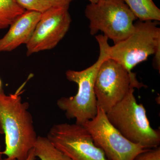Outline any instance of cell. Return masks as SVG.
Listing matches in <instances>:
<instances>
[{"instance_id":"1","label":"cell","mask_w":160,"mask_h":160,"mask_svg":"<svg viewBox=\"0 0 160 160\" xmlns=\"http://www.w3.org/2000/svg\"><path fill=\"white\" fill-rule=\"evenodd\" d=\"M29 104L19 93L7 95L0 89V134H5L8 159L26 160L34 147L38 136Z\"/></svg>"},{"instance_id":"2","label":"cell","mask_w":160,"mask_h":160,"mask_svg":"<svg viewBox=\"0 0 160 160\" xmlns=\"http://www.w3.org/2000/svg\"><path fill=\"white\" fill-rule=\"evenodd\" d=\"M99 44L100 54L97 62L92 66L82 71L68 70L66 77L70 82L77 84L78 91L76 95L62 97L57 105L65 112L68 119H74L76 124L83 125L94 118L98 112V104L94 92V82L100 65L109 58L108 38L103 35L96 36Z\"/></svg>"},{"instance_id":"3","label":"cell","mask_w":160,"mask_h":160,"mask_svg":"<svg viewBox=\"0 0 160 160\" xmlns=\"http://www.w3.org/2000/svg\"><path fill=\"white\" fill-rule=\"evenodd\" d=\"M131 88L121 102L106 112L112 125L131 142L139 144L146 149L159 146L160 132L150 126L146 110L138 104Z\"/></svg>"},{"instance_id":"4","label":"cell","mask_w":160,"mask_h":160,"mask_svg":"<svg viewBox=\"0 0 160 160\" xmlns=\"http://www.w3.org/2000/svg\"><path fill=\"white\" fill-rule=\"evenodd\" d=\"M85 15L89 20L90 33H104L114 44L125 39L134 29L137 19L123 0H100L86 6Z\"/></svg>"},{"instance_id":"5","label":"cell","mask_w":160,"mask_h":160,"mask_svg":"<svg viewBox=\"0 0 160 160\" xmlns=\"http://www.w3.org/2000/svg\"><path fill=\"white\" fill-rule=\"evenodd\" d=\"M159 21L139 20L134 23V29L125 39L108 47L109 58L119 63L129 72L146 61L160 49Z\"/></svg>"},{"instance_id":"6","label":"cell","mask_w":160,"mask_h":160,"mask_svg":"<svg viewBox=\"0 0 160 160\" xmlns=\"http://www.w3.org/2000/svg\"><path fill=\"white\" fill-rule=\"evenodd\" d=\"M145 86L138 82L135 73L129 72L119 63L107 58L100 65L95 80L98 106L107 112L125 97L130 88Z\"/></svg>"},{"instance_id":"7","label":"cell","mask_w":160,"mask_h":160,"mask_svg":"<svg viewBox=\"0 0 160 160\" xmlns=\"http://www.w3.org/2000/svg\"><path fill=\"white\" fill-rule=\"evenodd\" d=\"M82 125L91 135L95 145L102 150L109 160H134L148 149L123 136L100 107H98L95 117Z\"/></svg>"},{"instance_id":"8","label":"cell","mask_w":160,"mask_h":160,"mask_svg":"<svg viewBox=\"0 0 160 160\" xmlns=\"http://www.w3.org/2000/svg\"><path fill=\"white\" fill-rule=\"evenodd\" d=\"M47 138L57 149L72 160H109L95 145L91 135L83 125L55 124Z\"/></svg>"},{"instance_id":"9","label":"cell","mask_w":160,"mask_h":160,"mask_svg":"<svg viewBox=\"0 0 160 160\" xmlns=\"http://www.w3.org/2000/svg\"><path fill=\"white\" fill-rule=\"evenodd\" d=\"M67 7H51L42 17L26 44L28 56L54 48L66 35L71 18Z\"/></svg>"},{"instance_id":"10","label":"cell","mask_w":160,"mask_h":160,"mask_svg":"<svg viewBox=\"0 0 160 160\" xmlns=\"http://www.w3.org/2000/svg\"><path fill=\"white\" fill-rule=\"evenodd\" d=\"M42 15L38 12L26 10L15 20L7 33L0 39V52L11 51L22 44L26 45Z\"/></svg>"},{"instance_id":"11","label":"cell","mask_w":160,"mask_h":160,"mask_svg":"<svg viewBox=\"0 0 160 160\" xmlns=\"http://www.w3.org/2000/svg\"><path fill=\"white\" fill-rule=\"evenodd\" d=\"M137 18L142 22L160 21V9L152 0H123Z\"/></svg>"},{"instance_id":"12","label":"cell","mask_w":160,"mask_h":160,"mask_svg":"<svg viewBox=\"0 0 160 160\" xmlns=\"http://www.w3.org/2000/svg\"><path fill=\"white\" fill-rule=\"evenodd\" d=\"M33 150L36 157L41 160H72L45 137H38Z\"/></svg>"},{"instance_id":"13","label":"cell","mask_w":160,"mask_h":160,"mask_svg":"<svg viewBox=\"0 0 160 160\" xmlns=\"http://www.w3.org/2000/svg\"><path fill=\"white\" fill-rule=\"evenodd\" d=\"M25 11L16 0H0V30L10 26Z\"/></svg>"},{"instance_id":"14","label":"cell","mask_w":160,"mask_h":160,"mask_svg":"<svg viewBox=\"0 0 160 160\" xmlns=\"http://www.w3.org/2000/svg\"><path fill=\"white\" fill-rule=\"evenodd\" d=\"M16 2L25 10L38 12L42 13L51 7L47 0H16Z\"/></svg>"},{"instance_id":"15","label":"cell","mask_w":160,"mask_h":160,"mask_svg":"<svg viewBox=\"0 0 160 160\" xmlns=\"http://www.w3.org/2000/svg\"><path fill=\"white\" fill-rule=\"evenodd\" d=\"M134 160H160V148L147 149L146 151L140 153Z\"/></svg>"},{"instance_id":"16","label":"cell","mask_w":160,"mask_h":160,"mask_svg":"<svg viewBox=\"0 0 160 160\" xmlns=\"http://www.w3.org/2000/svg\"><path fill=\"white\" fill-rule=\"evenodd\" d=\"M51 7H67L69 8V5L73 0H47Z\"/></svg>"},{"instance_id":"17","label":"cell","mask_w":160,"mask_h":160,"mask_svg":"<svg viewBox=\"0 0 160 160\" xmlns=\"http://www.w3.org/2000/svg\"><path fill=\"white\" fill-rule=\"evenodd\" d=\"M36 157L35 155L34 150H33V148L31 151H30V152H29V156H28V158H26V160H36ZM2 160H17L16 159H13L9 160L7 158L4 159Z\"/></svg>"},{"instance_id":"18","label":"cell","mask_w":160,"mask_h":160,"mask_svg":"<svg viewBox=\"0 0 160 160\" xmlns=\"http://www.w3.org/2000/svg\"><path fill=\"white\" fill-rule=\"evenodd\" d=\"M2 147H1V146H0V160H2Z\"/></svg>"},{"instance_id":"19","label":"cell","mask_w":160,"mask_h":160,"mask_svg":"<svg viewBox=\"0 0 160 160\" xmlns=\"http://www.w3.org/2000/svg\"><path fill=\"white\" fill-rule=\"evenodd\" d=\"M89 1L92 4H95V3H98L100 0H89Z\"/></svg>"},{"instance_id":"20","label":"cell","mask_w":160,"mask_h":160,"mask_svg":"<svg viewBox=\"0 0 160 160\" xmlns=\"http://www.w3.org/2000/svg\"><path fill=\"white\" fill-rule=\"evenodd\" d=\"M1 86H2V82H1V80L0 79V89H1Z\"/></svg>"}]
</instances>
